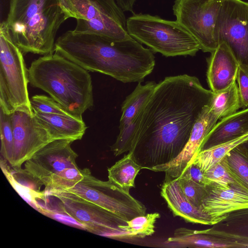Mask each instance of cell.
Masks as SVG:
<instances>
[{"label":"cell","instance_id":"cell-1","mask_svg":"<svg viewBox=\"0 0 248 248\" xmlns=\"http://www.w3.org/2000/svg\"><path fill=\"white\" fill-rule=\"evenodd\" d=\"M213 94L197 77L186 74L157 83L141 109L130 151L142 169L152 170L179 155Z\"/></svg>","mask_w":248,"mask_h":248},{"label":"cell","instance_id":"cell-2","mask_svg":"<svg viewBox=\"0 0 248 248\" xmlns=\"http://www.w3.org/2000/svg\"><path fill=\"white\" fill-rule=\"evenodd\" d=\"M54 51L87 71L123 83L141 82L155 65L153 51L133 38L115 40L69 30L57 39Z\"/></svg>","mask_w":248,"mask_h":248},{"label":"cell","instance_id":"cell-3","mask_svg":"<svg viewBox=\"0 0 248 248\" xmlns=\"http://www.w3.org/2000/svg\"><path fill=\"white\" fill-rule=\"evenodd\" d=\"M28 73L32 87L47 93L76 117L82 118V114L93 105L88 71L55 52L35 60Z\"/></svg>","mask_w":248,"mask_h":248},{"label":"cell","instance_id":"cell-4","mask_svg":"<svg viewBox=\"0 0 248 248\" xmlns=\"http://www.w3.org/2000/svg\"><path fill=\"white\" fill-rule=\"evenodd\" d=\"M66 20L59 0H10L5 21L23 54L44 56L54 52L57 33Z\"/></svg>","mask_w":248,"mask_h":248},{"label":"cell","instance_id":"cell-5","mask_svg":"<svg viewBox=\"0 0 248 248\" xmlns=\"http://www.w3.org/2000/svg\"><path fill=\"white\" fill-rule=\"evenodd\" d=\"M67 140H52L39 150L24 163L22 171L46 193L67 190L84 176L83 169L76 163L78 156Z\"/></svg>","mask_w":248,"mask_h":248},{"label":"cell","instance_id":"cell-6","mask_svg":"<svg viewBox=\"0 0 248 248\" xmlns=\"http://www.w3.org/2000/svg\"><path fill=\"white\" fill-rule=\"evenodd\" d=\"M126 28L132 38L166 57L192 56L201 49L198 41L177 21L134 14L127 19Z\"/></svg>","mask_w":248,"mask_h":248},{"label":"cell","instance_id":"cell-7","mask_svg":"<svg viewBox=\"0 0 248 248\" xmlns=\"http://www.w3.org/2000/svg\"><path fill=\"white\" fill-rule=\"evenodd\" d=\"M23 54L3 21L0 25V109L7 114L17 110L33 113Z\"/></svg>","mask_w":248,"mask_h":248},{"label":"cell","instance_id":"cell-8","mask_svg":"<svg viewBox=\"0 0 248 248\" xmlns=\"http://www.w3.org/2000/svg\"><path fill=\"white\" fill-rule=\"evenodd\" d=\"M67 19H76V33L94 34L115 40L132 38L124 11L115 0H59Z\"/></svg>","mask_w":248,"mask_h":248},{"label":"cell","instance_id":"cell-9","mask_svg":"<svg viewBox=\"0 0 248 248\" xmlns=\"http://www.w3.org/2000/svg\"><path fill=\"white\" fill-rule=\"evenodd\" d=\"M46 194L58 199L62 211L88 232L113 239L129 238L120 228L127 221L109 211L66 190Z\"/></svg>","mask_w":248,"mask_h":248},{"label":"cell","instance_id":"cell-10","mask_svg":"<svg viewBox=\"0 0 248 248\" xmlns=\"http://www.w3.org/2000/svg\"><path fill=\"white\" fill-rule=\"evenodd\" d=\"M82 179L66 190L89 201L126 221L146 214L145 205L109 181L100 180L83 169Z\"/></svg>","mask_w":248,"mask_h":248},{"label":"cell","instance_id":"cell-11","mask_svg":"<svg viewBox=\"0 0 248 248\" xmlns=\"http://www.w3.org/2000/svg\"><path fill=\"white\" fill-rule=\"evenodd\" d=\"M214 37L218 44L225 42L239 67L248 74V2L223 0L219 10Z\"/></svg>","mask_w":248,"mask_h":248},{"label":"cell","instance_id":"cell-12","mask_svg":"<svg viewBox=\"0 0 248 248\" xmlns=\"http://www.w3.org/2000/svg\"><path fill=\"white\" fill-rule=\"evenodd\" d=\"M223 0H175L172 6L176 20L199 42L204 52L218 46L214 37L217 14Z\"/></svg>","mask_w":248,"mask_h":248},{"label":"cell","instance_id":"cell-13","mask_svg":"<svg viewBox=\"0 0 248 248\" xmlns=\"http://www.w3.org/2000/svg\"><path fill=\"white\" fill-rule=\"evenodd\" d=\"M11 117L14 149L10 165L18 170L39 150L54 140L34 112L17 110L11 114Z\"/></svg>","mask_w":248,"mask_h":248},{"label":"cell","instance_id":"cell-14","mask_svg":"<svg viewBox=\"0 0 248 248\" xmlns=\"http://www.w3.org/2000/svg\"><path fill=\"white\" fill-rule=\"evenodd\" d=\"M156 85L154 81H148L144 85L139 82L135 90L124 101L119 126L120 132L116 141L110 147L115 156L131 150L141 109Z\"/></svg>","mask_w":248,"mask_h":248},{"label":"cell","instance_id":"cell-15","mask_svg":"<svg viewBox=\"0 0 248 248\" xmlns=\"http://www.w3.org/2000/svg\"><path fill=\"white\" fill-rule=\"evenodd\" d=\"M207 186V193L200 208L211 218L213 225L232 212L248 208V188L240 183L227 186L212 183Z\"/></svg>","mask_w":248,"mask_h":248},{"label":"cell","instance_id":"cell-16","mask_svg":"<svg viewBox=\"0 0 248 248\" xmlns=\"http://www.w3.org/2000/svg\"><path fill=\"white\" fill-rule=\"evenodd\" d=\"M209 105L202 110L195 123L189 140L179 155L171 162L153 168L151 170L165 172V180L178 178L192 157L200 150L205 137L219 120Z\"/></svg>","mask_w":248,"mask_h":248},{"label":"cell","instance_id":"cell-17","mask_svg":"<svg viewBox=\"0 0 248 248\" xmlns=\"http://www.w3.org/2000/svg\"><path fill=\"white\" fill-rule=\"evenodd\" d=\"M207 81L213 93L221 91L236 81L239 64L225 42H221L207 59Z\"/></svg>","mask_w":248,"mask_h":248},{"label":"cell","instance_id":"cell-18","mask_svg":"<svg viewBox=\"0 0 248 248\" xmlns=\"http://www.w3.org/2000/svg\"><path fill=\"white\" fill-rule=\"evenodd\" d=\"M160 194L174 216L187 222L213 225L210 217L186 199L176 179L165 180Z\"/></svg>","mask_w":248,"mask_h":248},{"label":"cell","instance_id":"cell-19","mask_svg":"<svg viewBox=\"0 0 248 248\" xmlns=\"http://www.w3.org/2000/svg\"><path fill=\"white\" fill-rule=\"evenodd\" d=\"M203 230L226 240L232 248H248V208L229 213L212 227Z\"/></svg>","mask_w":248,"mask_h":248},{"label":"cell","instance_id":"cell-20","mask_svg":"<svg viewBox=\"0 0 248 248\" xmlns=\"http://www.w3.org/2000/svg\"><path fill=\"white\" fill-rule=\"evenodd\" d=\"M247 133L248 108L237 111L217 121L205 137L200 151L232 140Z\"/></svg>","mask_w":248,"mask_h":248},{"label":"cell","instance_id":"cell-21","mask_svg":"<svg viewBox=\"0 0 248 248\" xmlns=\"http://www.w3.org/2000/svg\"><path fill=\"white\" fill-rule=\"evenodd\" d=\"M34 114L47 129L53 140H81L87 126L82 119L33 111Z\"/></svg>","mask_w":248,"mask_h":248},{"label":"cell","instance_id":"cell-22","mask_svg":"<svg viewBox=\"0 0 248 248\" xmlns=\"http://www.w3.org/2000/svg\"><path fill=\"white\" fill-rule=\"evenodd\" d=\"M164 244L171 248H232L226 240L206 233L203 230L183 227L176 229Z\"/></svg>","mask_w":248,"mask_h":248},{"label":"cell","instance_id":"cell-23","mask_svg":"<svg viewBox=\"0 0 248 248\" xmlns=\"http://www.w3.org/2000/svg\"><path fill=\"white\" fill-rule=\"evenodd\" d=\"M142 169L137 162L133 153L129 151L108 168V181L122 189L129 192L131 188L135 187V178Z\"/></svg>","mask_w":248,"mask_h":248},{"label":"cell","instance_id":"cell-24","mask_svg":"<svg viewBox=\"0 0 248 248\" xmlns=\"http://www.w3.org/2000/svg\"><path fill=\"white\" fill-rule=\"evenodd\" d=\"M248 140V133L232 140L203 150L194 155L187 165L194 164L205 172L223 160L228 153Z\"/></svg>","mask_w":248,"mask_h":248},{"label":"cell","instance_id":"cell-25","mask_svg":"<svg viewBox=\"0 0 248 248\" xmlns=\"http://www.w3.org/2000/svg\"><path fill=\"white\" fill-rule=\"evenodd\" d=\"M209 106L219 120L237 111L241 104L236 81L225 89L213 93Z\"/></svg>","mask_w":248,"mask_h":248},{"label":"cell","instance_id":"cell-26","mask_svg":"<svg viewBox=\"0 0 248 248\" xmlns=\"http://www.w3.org/2000/svg\"><path fill=\"white\" fill-rule=\"evenodd\" d=\"M223 160L231 173L248 188V155L243 143L230 151Z\"/></svg>","mask_w":248,"mask_h":248},{"label":"cell","instance_id":"cell-27","mask_svg":"<svg viewBox=\"0 0 248 248\" xmlns=\"http://www.w3.org/2000/svg\"><path fill=\"white\" fill-rule=\"evenodd\" d=\"M160 217L157 213L146 214L127 221V225L120 228L126 232L129 238H144L155 232V223Z\"/></svg>","mask_w":248,"mask_h":248},{"label":"cell","instance_id":"cell-28","mask_svg":"<svg viewBox=\"0 0 248 248\" xmlns=\"http://www.w3.org/2000/svg\"><path fill=\"white\" fill-rule=\"evenodd\" d=\"M0 133L1 157L10 164L14 149V136L11 114H7L0 109Z\"/></svg>","mask_w":248,"mask_h":248},{"label":"cell","instance_id":"cell-29","mask_svg":"<svg viewBox=\"0 0 248 248\" xmlns=\"http://www.w3.org/2000/svg\"><path fill=\"white\" fill-rule=\"evenodd\" d=\"M31 103L33 111L82 119V118L76 117L71 114L62 105L51 97H49L43 95H35L31 97Z\"/></svg>","mask_w":248,"mask_h":248},{"label":"cell","instance_id":"cell-30","mask_svg":"<svg viewBox=\"0 0 248 248\" xmlns=\"http://www.w3.org/2000/svg\"><path fill=\"white\" fill-rule=\"evenodd\" d=\"M176 179L186 199L194 206L200 208L207 193V186L184 177Z\"/></svg>","mask_w":248,"mask_h":248},{"label":"cell","instance_id":"cell-31","mask_svg":"<svg viewBox=\"0 0 248 248\" xmlns=\"http://www.w3.org/2000/svg\"><path fill=\"white\" fill-rule=\"evenodd\" d=\"M205 174L211 184L227 186L232 183H241L229 170L223 160L208 169Z\"/></svg>","mask_w":248,"mask_h":248},{"label":"cell","instance_id":"cell-32","mask_svg":"<svg viewBox=\"0 0 248 248\" xmlns=\"http://www.w3.org/2000/svg\"><path fill=\"white\" fill-rule=\"evenodd\" d=\"M179 177H184L205 186L211 184L207 179L205 172L194 164L187 165Z\"/></svg>","mask_w":248,"mask_h":248},{"label":"cell","instance_id":"cell-33","mask_svg":"<svg viewBox=\"0 0 248 248\" xmlns=\"http://www.w3.org/2000/svg\"><path fill=\"white\" fill-rule=\"evenodd\" d=\"M241 108H248V74L239 67L236 79Z\"/></svg>","mask_w":248,"mask_h":248},{"label":"cell","instance_id":"cell-34","mask_svg":"<svg viewBox=\"0 0 248 248\" xmlns=\"http://www.w3.org/2000/svg\"><path fill=\"white\" fill-rule=\"evenodd\" d=\"M243 144L247 151L248 155V140L244 142H243Z\"/></svg>","mask_w":248,"mask_h":248}]
</instances>
